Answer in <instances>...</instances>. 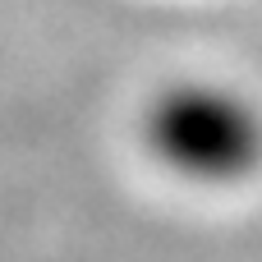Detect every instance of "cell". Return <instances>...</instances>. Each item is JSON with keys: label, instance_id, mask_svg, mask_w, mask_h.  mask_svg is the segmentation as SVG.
Returning a JSON list of instances; mask_svg holds the SVG:
<instances>
[{"label": "cell", "instance_id": "6da1fadb", "mask_svg": "<svg viewBox=\"0 0 262 262\" xmlns=\"http://www.w3.org/2000/svg\"><path fill=\"white\" fill-rule=\"evenodd\" d=\"M147 138L166 166L193 180H239L262 161L258 111L221 88H175L152 106Z\"/></svg>", "mask_w": 262, "mask_h": 262}]
</instances>
